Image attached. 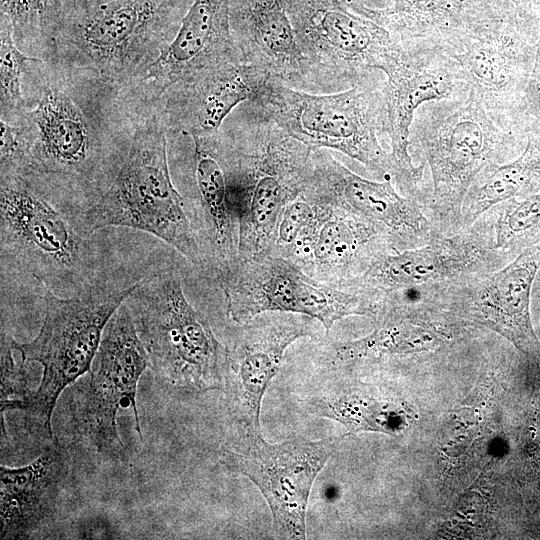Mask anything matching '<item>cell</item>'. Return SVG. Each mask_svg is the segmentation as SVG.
Returning <instances> with one entry per match:
<instances>
[{"instance_id":"29","label":"cell","mask_w":540,"mask_h":540,"mask_svg":"<svg viewBox=\"0 0 540 540\" xmlns=\"http://www.w3.org/2000/svg\"><path fill=\"white\" fill-rule=\"evenodd\" d=\"M60 15V0H0V19L8 23L18 48L48 61Z\"/></svg>"},{"instance_id":"17","label":"cell","mask_w":540,"mask_h":540,"mask_svg":"<svg viewBox=\"0 0 540 540\" xmlns=\"http://www.w3.org/2000/svg\"><path fill=\"white\" fill-rule=\"evenodd\" d=\"M305 189L366 222L383 226L413 247L429 242L436 235L421 204L400 195L390 179L378 182L363 178L322 151L312 155V170Z\"/></svg>"},{"instance_id":"33","label":"cell","mask_w":540,"mask_h":540,"mask_svg":"<svg viewBox=\"0 0 540 540\" xmlns=\"http://www.w3.org/2000/svg\"><path fill=\"white\" fill-rule=\"evenodd\" d=\"M14 338L1 330V413L16 410L32 392L28 387L25 364L16 362L13 357Z\"/></svg>"},{"instance_id":"4","label":"cell","mask_w":540,"mask_h":540,"mask_svg":"<svg viewBox=\"0 0 540 540\" xmlns=\"http://www.w3.org/2000/svg\"><path fill=\"white\" fill-rule=\"evenodd\" d=\"M169 128L159 100L132 106L131 136L108 187L79 212L89 232L124 227L143 231L206 266L184 198L173 184L167 154Z\"/></svg>"},{"instance_id":"13","label":"cell","mask_w":540,"mask_h":540,"mask_svg":"<svg viewBox=\"0 0 540 540\" xmlns=\"http://www.w3.org/2000/svg\"><path fill=\"white\" fill-rule=\"evenodd\" d=\"M385 134L398 170L397 183L419 203L425 165L416 166L409 152V136L415 113L423 104L462 98L470 87L462 78L454 57L440 49L404 47L399 58L384 72Z\"/></svg>"},{"instance_id":"3","label":"cell","mask_w":540,"mask_h":540,"mask_svg":"<svg viewBox=\"0 0 540 540\" xmlns=\"http://www.w3.org/2000/svg\"><path fill=\"white\" fill-rule=\"evenodd\" d=\"M193 0H60L50 59L107 104L127 101L167 50Z\"/></svg>"},{"instance_id":"6","label":"cell","mask_w":540,"mask_h":540,"mask_svg":"<svg viewBox=\"0 0 540 540\" xmlns=\"http://www.w3.org/2000/svg\"><path fill=\"white\" fill-rule=\"evenodd\" d=\"M156 381L177 394L221 389L227 352L188 302L172 267L147 273L126 299Z\"/></svg>"},{"instance_id":"27","label":"cell","mask_w":540,"mask_h":540,"mask_svg":"<svg viewBox=\"0 0 540 540\" xmlns=\"http://www.w3.org/2000/svg\"><path fill=\"white\" fill-rule=\"evenodd\" d=\"M309 411L342 424L348 433L378 432L396 435L415 420L405 403L344 387H325L308 401Z\"/></svg>"},{"instance_id":"11","label":"cell","mask_w":540,"mask_h":540,"mask_svg":"<svg viewBox=\"0 0 540 540\" xmlns=\"http://www.w3.org/2000/svg\"><path fill=\"white\" fill-rule=\"evenodd\" d=\"M337 442L328 437L271 444L261 431H245L236 447L222 449V460L260 490L272 514L275 537L305 539L309 495Z\"/></svg>"},{"instance_id":"1","label":"cell","mask_w":540,"mask_h":540,"mask_svg":"<svg viewBox=\"0 0 540 540\" xmlns=\"http://www.w3.org/2000/svg\"><path fill=\"white\" fill-rule=\"evenodd\" d=\"M23 91L27 111L13 123L24 146L18 174L81 211L108 187L124 159L131 109L96 99L40 58L29 62Z\"/></svg>"},{"instance_id":"2","label":"cell","mask_w":540,"mask_h":540,"mask_svg":"<svg viewBox=\"0 0 540 540\" xmlns=\"http://www.w3.org/2000/svg\"><path fill=\"white\" fill-rule=\"evenodd\" d=\"M109 229L87 231L76 209L46 187L0 173L1 285L69 298L123 276Z\"/></svg>"},{"instance_id":"14","label":"cell","mask_w":540,"mask_h":540,"mask_svg":"<svg viewBox=\"0 0 540 540\" xmlns=\"http://www.w3.org/2000/svg\"><path fill=\"white\" fill-rule=\"evenodd\" d=\"M540 269V242L524 249L501 269L470 277L437 292L462 323L484 327L509 341L526 357L540 354L530 304Z\"/></svg>"},{"instance_id":"28","label":"cell","mask_w":540,"mask_h":540,"mask_svg":"<svg viewBox=\"0 0 540 540\" xmlns=\"http://www.w3.org/2000/svg\"><path fill=\"white\" fill-rule=\"evenodd\" d=\"M540 182V139L528 137L514 160L485 167L476 176L463 200L457 232L471 227L486 212L516 199Z\"/></svg>"},{"instance_id":"25","label":"cell","mask_w":540,"mask_h":540,"mask_svg":"<svg viewBox=\"0 0 540 540\" xmlns=\"http://www.w3.org/2000/svg\"><path fill=\"white\" fill-rule=\"evenodd\" d=\"M196 199L205 235L221 259L231 248L233 218L221 129L191 136Z\"/></svg>"},{"instance_id":"20","label":"cell","mask_w":540,"mask_h":540,"mask_svg":"<svg viewBox=\"0 0 540 540\" xmlns=\"http://www.w3.org/2000/svg\"><path fill=\"white\" fill-rule=\"evenodd\" d=\"M230 24L245 63L290 87L316 89L286 0H231Z\"/></svg>"},{"instance_id":"15","label":"cell","mask_w":540,"mask_h":540,"mask_svg":"<svg viewBox=\"0 0 540 540\" xmlns=\"http://www.w3.org/2000/svg\"><path fill=\"white\" fill-rule=\"evenodd\" d=\"M474 226L429 242L383 254L370 265L364 278L388 292L404 289L431 291L492 271L500 261Z\"/></svg>"},{"instance_id":"18","label":"cell","mask_w":540,"mask_h":540,"mask_svg":"<svg viewBox=\"0 0 540 540\" xmlns=\"http://www.w3.org/2000/svg\"><path fill=\"white\" fill-rule=\"evenodd\" d=\"M243 60L205 69L172 84L159 98L169 131L214 133L242 103L253 101L269 79Z\"/></svg>"},{"instance_id":"31","label":"cell","mask_w":540,"mask_h":540,"mask_svg":"<svg viewBox=\"0 0 540 540\" xmlns=\"http://www.w3.org/2000/svg\"><path fill=\"white\" fill-rule=\"evenodd\" d=\"M33 58L18 48L8 23L0 19V120L13 124L27 111L23 81Z\"/></svg>"},{"instance_id":"24","label":"cell","mask_w":540,"mask_h":540,"mask_svg":"<svg viewBox=\"0 0 540 540\" xmlns=\"http://www.w3.org/2000/svg\"><path fill=\"white\" fill-rule=\"evenodd\" d=\"M308 330L300 325H278L250 337L229 361L231 402L244 431L258 432L262 400L279 371L286 348Z\"/></svg>"},{"instance_id":"22","label":"cell","mask_w":540,"mask_h":540,"mask_svg":"<svg viewBox=\"0 0 540 540\" xmlns=\"http://www.w3.org/2000/svg\"><path fill=\"white\" fill-rule=\"evenodd\" d=\"M251 287L252 296L229 308L236 321H246L264 311L291 312L314 318L329 331L341 318L369 311L358 296L320 285L279 259L269 261Z\"/></svg>"},{"instance_id":"12","label":"cell","mask_w":540,"mask_h":540,"mask_svg":"<svg viewBox=\"0 0 540 540\" xmlns=\"http://www.w3.org/2000/svg\"><path fill=\"white\" fill-rule=\"evenodd\" d=\"M147 367L148 355L124 302L104 329L79 411L81 428L99 453L117 456L124 449L117 429L120 408L131 409L142 438L136 394Z\"/></svg>"},{"instance_id":"7","label":"cell","mask_w":540,"mask_h":540,"mask_svg":"<svg viewBox=\"0 0 540 540\" xmlns=\"http://www.w3.org/2000/svg\"><path fill=\"white\" fill-rule=\"evenodd\" d=\"M142 278L123 275L69 298L46 293L38 335L28 343L13 340L24 362L43 368L38 388L16 409L40 435L52 438L51 416L59 395L90 370L108 321Z\"/></svg>"},{"instance_id":"5","label":"cell","mask_w":540,"mask_h":540,"mask_svg":"<svg viewBox=\"0 0 540 540\" xmlns=\"http://www.w3.org/2000/svg\"><path fill=\"white\" fill-rule=\"evenodd\" d=\"M514 145L510 129L500 126L470 89L467 96L431 101L415 113L409 152L428 164V200L438 235L457 232L465 195L485 167L506 162Z\"/></svg>"},{"instance_id":"19","label":"cell","mask_w":540,"mask_h":540,"mask_svg":"<svg viewBox=\"0 0 540 540\" xmlns=\"http://www.w3.org/2000/svg\"><path fill=\"white\" fill-rule=\"evenodd\" d=\"M231 0H193L173 41L134 93L155 101L175 82L199 71L242 60L230 24Z\"/></svg>"},{"instance_id":"34","label":"cell","mask_w":540,"mask_h":540,"mask_svg":"<svg viewBox=\"0 0 540 540\" xmlns=\"http://www.w3.org/2000/svg\"><path fill=\"white\" fill-rule=\"evenodd\" d=\"M314 210L304 198H294L286 204L277 225L278 239L284 245H291L313 222Z\"/></svg>"},{"instance_id":"8","label":"cell","mask_w":540,"mask_h":540,"mask_svg":"<svg viewBox=\"0 0 540 540\" xmlns=\"http://www.w3.org/2000/svg\"><path fill=\"white\" fill-rule=\"evenodd\" d=\"M249 103L237 123L222 130L224 157L241 236L262 243L272 234L286 204L305 189L313 150Z\"/></svg>"},{"instance_id":"9","label":"cell","mask_w":540,"mask_h":540,"mask_svg":"<svg viewBox=\"0 0 540 540\" xmlns=\"http://www.w3.org/2000/svg\"><path fill=\"white\" fill-rule=\"evenodd\" d=\"M383 82L384 79H374L321 94L269 78L250 102L311 150L339 151L397 181L396 165L379 139L386 129Z\"/></svg>"},{"instance_id":"23","label":"cell","mask_w":540,"mask_h":540,"mask_svg":"<svg viewBox=\"0 0 540 540\" xmlns=\"http://www.w3.org/2000/svg\"><path fill=\"white\" fill-rule=\"evenodd\" d=\"M1 539L30 538L54 520L68 457L53 442L34 461L0 468Z\"/></svg>"},{"instance_id":"21","label":"cell","mask_w":540,"mask_h":540,"mask_svg":"<svg viewBox=\"0 0 540 540\" xmlns=\"http://www.w3.org/2000/svg\"><path fill=\"white\" fill-rule=\"evenodd\" d=\"M527 54L516 26L499 23L470 37L462 51L452 55L462 78L504 128L509 129L515 95L524 79Z\"/></svg>"},{"instance_id":"32","label":"cell","mask_w":540,"mask_h":540,"mask_svg":"<svg viewBox=\"0 0 540 540\" xmlns=\"http://www.w3.org/2000/svg\"><path fill=\"white\" fill-rule=\"evenodd\" d=\"M367 228L352 221L332 217L319 229L313 247L318 262L338 265L349 262L368 236Z\"/></svg>"},{"instance_id":"10","label":"cell","mask_w":540,"mask_h":540,"mask_svg":"<svg viewBox=\"0 0 540 540\" xmlns=\"http://www.w3.org/2000/svg\"><path fill=\"white\" fill-rule=\"evenodd\" d=\"M296 38L316 89L342 91L378 79L404 47L346 0H286Z\"/></svg>"},{"instance_id":"26","label":"cell","mask_w":540,"mask_h":540,"mask_svg":"<svg viewBox=\"0 0 540 540\" xmlns=\"http://www.w3.org/2000/svg\"><path fill=\"white\" fill-rule=\"evenodd\" d=\"M424 297V296H423ZM423 297L406 301L401 312L387 317L367 336L340 344L336 349L341 361H354L386 355H409L433 351L449 339L448 330L420 313Z\"/></svg>"},{"instance_id":"16","label":"cell","mask_w":540,"mask_h":540,"mask_svg":"<svg viewBox=\"0 0 540 540\" xmlns=\"http://www.w3.org/2000/svg\"><path fill=\"white\" fill-rule=\"evenodd\" d=\"M356 13L388 30L403 47L424 46L460 53L474 35L508 23L494 0H394L377 9L346 0Z\"/></svg>"},{"instance_id":"30","label":"cell","mask_w":540,"mask_h":540,"mask_svg":"<svg viewBox=\"0 0 540 540\" xmlns=\"http://www.w3.org/2000/svg\"><path fill=\"white\" fill-rule=\"evenodd\" d=\"M492 209L498 214H492L489 221L484 219L480 225L474 224L500 255L522 252L540 242V191Z\"/></svg>"}]
</instances>
